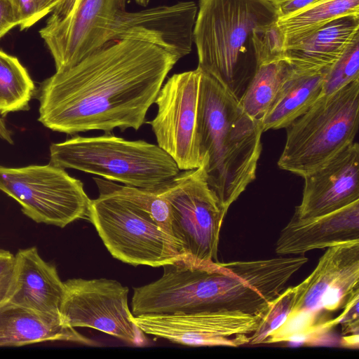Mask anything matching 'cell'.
Instances as JSON below:
<instances>
[{
    "label": "cell",
    "mask_w": 359,
    "mask_h": 359,
    "mask_svg": "<svg viewBox=\"0 0 359 359\" xmlns=\"http://www.w3.org/2000/svg\"><path fill=\"white\" fill-rule=\"evenodd\" d=\"M177 61L147 42L109 41L42 83L39 121L69 135L137 130Z\"/></svg>",
    "instance_id": "1"
},
{
    "label": "cell",
    "mask_w": 359,
    "mask_h": 359,
    "mask_svg": "<svg viewBox=\"0 0 359 359\" xmlns=\"http://www.w3.org/2000/svg\"><path fill=\"white\" fill-rule=\"evenodd\" d=\"M263 133L261 122L248 115L235 97L201 70L197 114L201 166L226 211L256 177Z\"/></svg>",
    "instance_id": "2"
},
{
    "label": "cell",
    "mask_w": 359,
    "mask_h": 359,
    "mask_svg": "<svg viewBox=\"0 0 359 359\" xmlns=\"http://www.w3.org/2000/svg\"><path fill=\"white\" fill-rule=\"evenodd\" d=\"M278 17L272 0H198L193 33L197 67L239 100L257 67L254 32Z\"/></svg>",
    "instance_id": "3"
},
{
    "label": "cell",
    "mask_w": 359,
    "mask_h": 359,
    "mask_svg": "<svg viewBox=\"0 0 359 359\" xmlns=\"http://www.w3.org/2000/svg\"><path fill=\"white\" fill-rule=\"evenodd\" d=\"M326 249L313 271L295 286L287 318L264 344H309L337 326L334 314L359 291V240Z\"/></svg>",
    "instance_id": "4"
},
{
    "label": "cell",
    "mask_w": 359,
    "mask_h": 359,
    "mask_svg": "<svg viewBox=\"0 0 359 359\" xmlns=\"http://www.w3.org/2000/svg\"><path fill=\"white\" fill-rule=\"evenodd\" d=\"M50 164L140 188L161 185L180 171L158 144L127 140L110 132L93 137L76 135L52 144Z\"/></svg>",
    "instance_id": "5"
},
{
    "label": "cell",
    "mask_w": 359,
    "mask_h": 359,
    "mask_svg": "<svg viewBox=\"0 0 359 359\" xmlns=\"http://www.w3.org/2000/svg\"><path fill=\"white\" fill-rule=\"evenodd\" d=\"M359 124V79L320 96L287 128L279 168L304 177L354 142Z\"/></svg>",
    "instance_id": "6"
},
{
    "label": "cell",
    "mask_w": 359,
    "mask_h": 359,
    "mask_svg": "<svg viewBox=\"0 0 359 359\" xmlns=\"http://www.w3.org/2000/svg\"><path fill=\"white\" fill-rule=\"evenodd\" d=\"M89 221L110 254L124 263L158 267L183 256L173 236L123 199L99 195L90 201Z\"/></svg>",
    "instance_id": "7"
},
{
    "label": "cell",
    "mask_w": 359,
    "mask_h": 359,
    "mask_svg": "<svg viewBox=\"0 0 359 359\" xmlns=\"http://www.w3.org/2000/svg\"><path fill=\"white\" fill-rule=\"evenodd\" d=\"M156 188L169 203L172 236L183 256L200 262H217L220 231L227 211L210 188L203 167L180 170Z\"/></svg>",
    "instance_id": "8"
},
{
    "label": "cell",
    "mask_w": 359,
    "mask_h": 359,
    "mask_svg": "<svg viewBox=\"0 0 359 359\" xmlns=\"http://www.w3.org/2000/svg\"><path fill=\"white\" fill-rule=\"evenodd\" d=\"M0 190L37 223L63 228L78 219L89 220L91 199L83 182L50 163L22 168L0 165Z\"/></svg>",
    "instance_id": "9"
},
{
    "label": "cell",
    "mask_w": 359,
    "mask_h": 359,
    "mask_svg": "<svg viewBox=\"0 0 359 359\" xmlns=\"http://www.w3.org/2000/svg\"><path fill=\"white\" fill-rule=\"evenodd\" d=\"M64 285L60 318L65 325L93 328L135 346L148 344L133 320L127 286L104 278H72Z\"/></svg>",
    "instance_id": "10"
},
{
    "label": "cell",
    "mask_w": 359,
    "mask_h": 359,
    "mask_svg": "<svg viewBox=\"0 0 359 359\" xmlns=\"http://www.w3.org/2000/svg\"><path fill=\"white\" fill-rule=\"evenodd\" d=\"M201 70L175 74L161 86L154 103L151 126L157 144L180 170L201 166L197 137L198 102Z\"/></svg>",
    "instance_id": "11"
},
{
    "label": "cell",
    "mask_w": 359,
    "mask_h": 359,
    "mask_svg": "<svg viewBox=\"0 0 359 359\" xmlns=\"http://www.w3.org/2000/svg\"><path fill=\"white\" fill-rule=\"evenodd\" d=\"M127 0H74L63 15L50 17L39 34L55 61L67 69L110 41L113 24L126 11Z\"/></svg>",
    "instance_id": "12"
},
{
    "label": "cell",
    "mask_w": 359,
    "mask_h": 359,
    "mask_svg": "<svg viewBox=\"0 0 359 359\" xmlns=\"http://www.w3.org/2000/svg\"><path fill=\"white\" fill-rule=\"evenodd\" d=\"M263 316L238 311H201L133 317L145 334L191 346L248 344Z\"/></svg>",
    "instance_id": "13"
},
{
    "label": "cell",
    "mask_w": 359,
    "mask_h": 359,
    "mask_svg": "<svg viewBox=\"0 0 359 359\" xmlns=\"http://www.w3.org/2000/svg\"><path fill=\"white\" fill-rule=\"evenodd\" d=\"M197 11L198 6L194 1H180L136 12L126 11L113 24L109 39L147 42L179 60L191 51Z\"/></svg>",
    "instance_id": "14"
},
{
    "label": "cell",
    "mask_w": 359,
    "mask_h": 359,
    "mask_svg": "<svg viewBox=\"0 0 359 359\" xmlns=\"http://www.w3.org/2000/svg\"><path fill=\"white\" fill-rule=\"evenodd\" d=\"M300 204L294 216H323L359 200V145L353 142L324 164L303 177Z\"/></svg>",
    "instance_id": "15"
},
{
    "label": "cell",
    "mask_w": 359,
    "mask_h": 359,
    "mask_svg": "<svg viewBox=\"0 0 359 359\" xmlns=\"http://www.w3.org/2000/svg\"><path fill=\"white\" fill-rule=\"evenodd\" d=\"M355 240H359V200L314 218L293 215L280 231L275 252L279 256L300 255Z\"/></svg>",
    "instance_id": "16"
},
{
    "label": "cell",
    "mask_w": 359,
    "mask_h": 359,
    "mask_svg": "<svg viewBox=\"0 0 359 359\" xmlns=\"http://www.w3.org/2000/svg\"><path fill=\"white\" fill-rule=\"evenodd\" d=\"M15 259L14 285L8 302L60 317L65 285L55 266L43 260L36 247L19 250Z\"/></svg>",
    "instance_id": "17"
},
{
    "label": "cell",
    "mask_w": 359,
    "mask_h": 359,
    "mask_svg": "<svg viewBox=\"0 0 359 359\" xmlns=\"http://www.w3.org/2000/svg\"><path fill=\"white\" fill-rule=\"evenodd\" d=\"M64 341L97 346L99 343L65 325L60 317L44 315L7 302L0 305V347Z\"/></svg>",
    "instance_id": "18"
},
{
    "label": "cell",
    "mask_w": 359,
    "mask_h": 359,
    "mask_svg": "<svg viewBox=\"0 0 359 359\" xmlns=\"http://www.w3.org/2000/svg\"><path fill=\"white\" fill-rule=\"evenodd\" d=\"M357 35L359 16L339 18L286 48L283 57L296 68L325 69L341 57Z\"/></svg>",
    "instance_id": "19"
},
{
    "label": "cell",
    "mask_w": 359,
    "mask_h": 359,
    "mask_svg": "<svg viewBox=\"0 0 359 359\" xmlns=\"http://www.w3.org/2000/svg\"><path fill=\"white\" fill-rule=\"evenodd\" d=\"M275 102L261 121L263 132L286 128L320 97L327 68L303 69L292 66Z\"/></svg>",
    "instance_id": "20"
},
{
    "label": "cell",
    "mask_w": 359,
    "mask_h": 359,
    "mask_svg": "<svg viewBox=\"0 0 359 359\" xmlns=\"http://www.w3.org/2000/svg\"><path fill=\"white\" fill-rule=\"evenodd\" d=\"M347 15L359 16V0H323L279 17L276 25L283 38L285 50L330 22Z\"/></svg>",
    "instance_id": "21"
},
{
    "label": "cell",
    "mask_w": 359,
    "mask_h": 359,
    "mask_svg": "<svg viewBox=\"0 0 359 359\" xmlns=\"http://www.w3.org/2000/svg\"><path fill=\"white\" fill-rule=\"evenodd\" d=\"M292 68L283 57L259 64L238 100L243 111L261 122L277 98Z\"/></svg>",
    "instance_id": "22"
},
{
    "label": "cell",
    "mask_w": 359,
    "mask_h": 359,
    "mask_svg": "<svg viewBox=\"0 0 359 359\" xmlns=\"http://www.w3.org/2000/svg\"><path fill=\"white\" fill-rule=\"evenodd\" d=\"M93 179L99 195L116 197L131 203L147 212L163 231L173 236L169 203L158 194L156 187L140 188L118 184L100 177Z\"/></svg>",
    "instance_id": "23"
},
{
    "label": "cell",
    "mask_w": 359,
    "mask_h": 359,
    "mask_svg": "<svg viewBox=\"0 0 359 359\" xmlns=\"http://www.w3.org/2000/svg\"><path fill=\"white\" fill-rule=\"evenodd\" d=\"M35 86L18 59L0 50V114L27 110Z\"/></svg>",
    "instance_id": "24"
},
{
    "label": "cell",
    "mask_w": 359,
    "mask_h": 359,
    "mask_svg": "<svg viewBox=\"0 0 359 359\" xmlns=\"http://www.w3.org/2000/svg\"><path fill=\"white\" fill-rule=\"evenodd\" d=\"M359 79V35L327 69L321 95H329Z\"/></svg>",
    "instance_id": "25"
},
{
    "label": "cell",
    "mask_w": 359,
    "mask_h": 359,
    "mask_svg": "<svg viewBox=\"0 0 359 359\" xmlns=\"http://www.w3.org/2000/svg\"><path fill=\"white\" fill-rule=\"evenodd\" d=\"M295 294V286L285 287L278 294L251 335L249 345L264 344L268 337L284 323L293 306Z\"/></svg>",
    "instance_id": "26"
},
{
    "label": "cell",
    "mask_w": 359,
    "mask_h": 359,
    "mask_svg": "<svg viewBox=\"0 0 359 359\" xmlns=\"http://www.w3.org/2000/svg\"><path fill=\"white\" fill-rule=\"evenodd\" d=\"M20 29L29 28L57 6L55 0H9Z\"/></svg>",
    "instance_id": "27"
},
{
    "label": "cell",
    "mask_w": 359,
    "mask_h": 359,
    "mask_svg": "<svg viewBox=\"0 0 359 359\" xmlns=\"http://www.w3.org/2000/svg\"><path fill=\"white\" fill-rule=\"evenodd\" d=\"M16 259L8 250H0V305L8 302L14 285Z\"/></svg>",
    "instance_id": "28"
},
{
    "label": "cell",
    "mask_w": 359,
    "mask_h": 359,
    "mask_svg": "<svg viewBox=\"0 0 359 359\" xmlns=\"http://www.w3.org/2000/svg\"><path fill=\"white\" fill-rule=\"evenodd\" d=\"M18 25L9 0H0V39L10 29Z\"/></svg>",
    "instance_id": "29"
},
{
    "label": "cell",
    "mask_w": 359,
    "mask_h": 359,
    "mask_svg": "<svg viewBox=\"0 0 359 359\" xmlns=\"http://www.w3.org/2000/svg\"><path fill=\"white\" fill-rule=\"evenodd\" d=\"M323 0H288L278 4V15L283 17L311 6ZM278 17V18H279Z\"/></svg>",
    "instance_id": "30"
},
{
    "label": "cell",
    "mask_w": 359,
    "mask_h": 359,
    "mask_svg": "<svg viewBox=\"0 0 359 359\" xmlns=\"http://www.w3.org/2000/svg\"><path fill=\"white\" fill-rule=\"evenodd\" d=\"M0 138L7 141L10 144H13V142L11 137V131L6 128L1 118H0Z\"/></svg>",
    "instance_id": "31"
},
{
    "label": "cell",
    "mask_w": 359,
    "mask_h": 359,
    "mask_svg": "<svg viewBox=\"0 0 359 359\" xmlns=\"http://www.w3.org/2000/svg\"><path fill=\"white\" fill-rule=\"evenodd\" d=\"M137 4L141 6H147L150 0H134Z\"/></svg>",
    "instance_id": "32"
},
{
    "label": "cell",
    "mask_w": 359,
    "mask_h": 359,
    "mask_svg": "<svg viewBox=\"0 0 359 359\" xmlns=\"http://www.w3.org/2000/svg\"><path fill=\"white\" fill-rule=\"evenodd\" d=\"M274 2H276L277 4H280V3H282V2H284V1H288V0H272Z\"/></svg>",
    "instance_id": "33"
}]
</instances>
